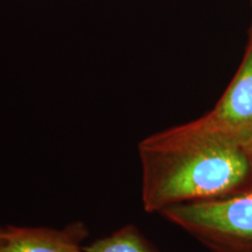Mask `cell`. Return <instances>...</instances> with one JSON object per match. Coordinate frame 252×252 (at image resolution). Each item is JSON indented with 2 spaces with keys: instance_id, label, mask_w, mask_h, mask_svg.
<instances>
[{
  "instance_id": "1",
  "label": "cell",
  "mask_w": 252,
  "mask_h": 252,
  "mask_svg": "<svg viewBox=\"0 0 252 252\" xmlns=\"http://www.w3.org/2000/svg\"><path fill=\"white\" fill-rule=\"evenodd\" d=\"M138 153L147 213L252 189V150L208 130L198 119L149 135Z\"/></svg>"
},
{
  "instance_id": "2",
  "label": "cell",
  "mask_w": 252,
  "mask_h": 252,
  "mask_svg": "<svg viewBox=\"0 0 252 252\" xmlns=\"http://www.w3.org/2000/svg\"><path fill=\"white\" fill-rule=\"evenodd\" d=\"M160 214L212 252H252V189Z\"/></svg>"
},
{
  "instance_id": "3",
  "label": "cell",
  "mask_w": 252,
  "mask_h": 252,
  "mask_svg": "<svg viewBox=\"0 0 252 252\" xmlns=\"http://www.w3.org/2000/svg\"><path fill=\"white\" fill-rule=\"evenodd\" d=\"M198 122L239 146L252 150V27L243 61L219 102Z\"/></svg>"
},
{
  "instance_id": "4",
  "label": "cell",
  "mask_w": 252,
  "mask_h": 252,
  "mask_svg": "<svg viewBox=\"0 0 252 252\" xmlns=\"http://www.w3.org/2000/svg\"><path fill=\"white\" fill-rule=\"evenodd\" d=\"M86 230L81 224L63 230L32 226H5L0 252H86L81 241Z\"/></svg>"
},
{
  "instance_id": "5",
  "label": "cell",
  "mask_w": 252,
  "mask_h": 252,
  "mask_svg": "<svg viewBox=\"0 0 252 252\" xmlns=\"http://www.w3.org/2000/svg\"><path fill=\"white\" fill-rule=\"evenodd\" d=\"M86 252H158L133 225H126L113 234L84 247Z\"/></svg>"
},
{
  "instance_id": "6",
  "label": "cell",
  "mask_w": 252,
  "mask_h": 252,
  "mask_svg": "<svg viewBox=\"0 0 252 252\" xmlns=\"http://www.w3.org/2000/svg\"><path fill=\"white\" fill-rule=\"evenodd\" d=\"M4 234H5V226L0 225V242H1L2 238H4Z\"/></svg>"
},
{
  "instance_id": "7",
  "label": "cell",
  "mask_w": 252,
  "mask_h": 252,
  "mask_svg": "<svg viewBox=\"0 0 252 252\" xmlns=\"http://www.w3.org/2000/svg\"><path fill=\"white\" fill-rule=\"evenodd\" d=\"M251 27H252V24H251Z\"/></svg>"
}]
</instances>
